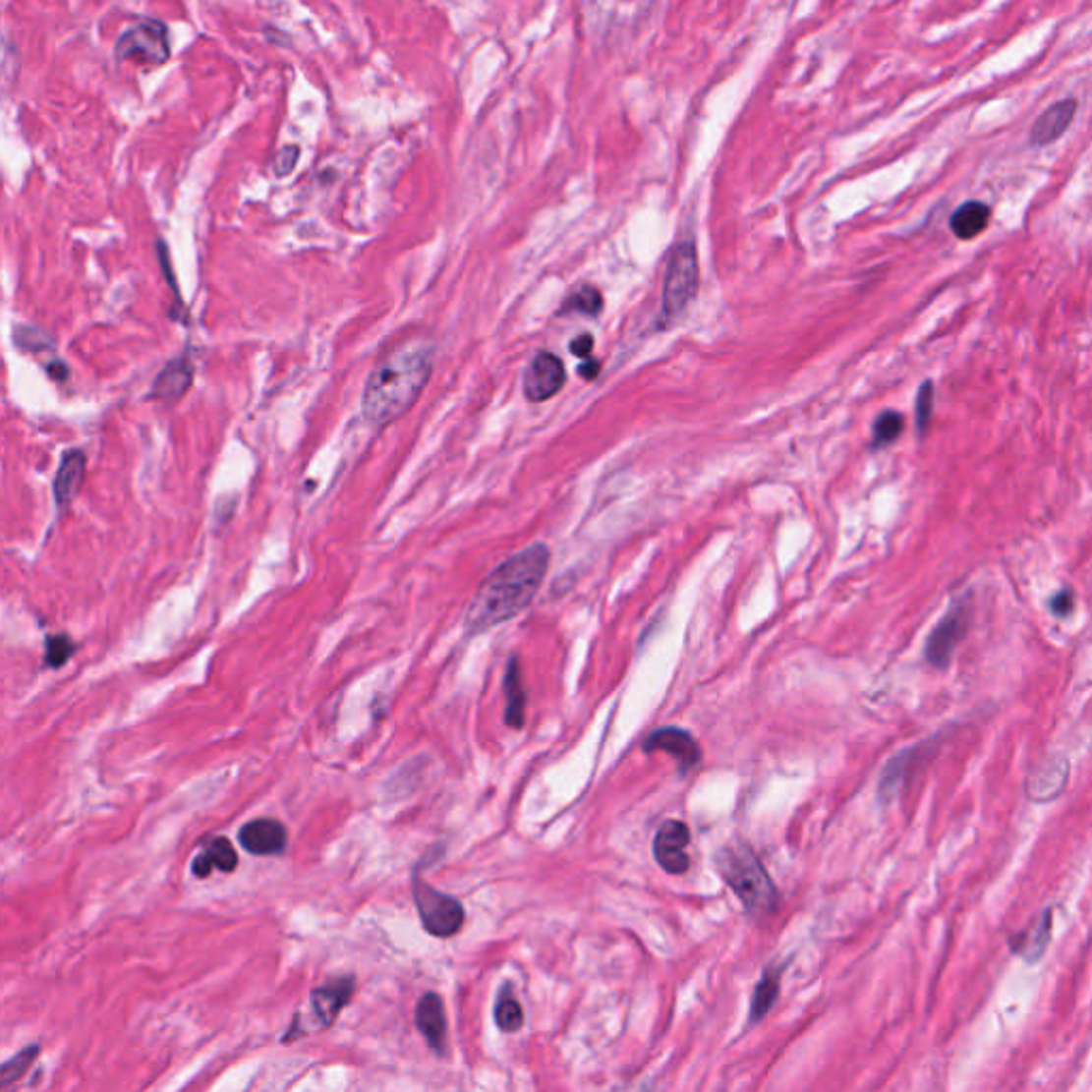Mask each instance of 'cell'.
<instances>
[{
	"instance_id": "obj_9",
	"label": "cell",
	"mask_w": 1092,
	"mask_h": 1092,
	"mask_svg": "<svg viewBox=\"0 0 1092 1092\" xmlns=\"http://www.w3.org/2000/svg\"><path fill=\"white\" fill-rule=\"evenodd\" d=\"M566 384V368L553 353H540L525 372L523 391L530 401H546L555 397Z\"/></svg>"
},
{
	"instance_id": "obj_6",
	"label": "cell",
	"mask_w": 1092,
	"mask_h": 1092,
	"mask_svg": "<svg viewBox=\"0 0 1092 1092\" xmlns=\"http://www.w3.org/2000/svg\"><path fill=\"white\" fill-rule=\"evenodd\" d=\"M169 34L167 27L158 20L144 18L124 30L116 45L120 60H135L140 65H162L169 60Z\"/></svg>"
},
{
	"instance_id": "obj_31",
	"label": "cell",
	"mask_w": 1092,
	"mask_h": 1092,
	"mask_svg": "<svg viewBox=\"0 0 1092 1092\" xmlns=\"http://www.w3.org/2000/svg\"><path fill=\"white\" fill-rule=\"evenodd\" d=\"M297 158H299V147L297 145L284 147L282 152L278 154V158H275V171H278V175H286L288 171L295 167Z\"/></svg>"
},
{
	"instance_id": "obj_5",
	"label": "cell",
	"mask_w": 1092,
	"mask_h": 1092,
	"mask_svg": "<svg viewBox=\"0 0 1092 1092\" xmlns=\"http://www.w3.org/2000/svg\"><path fill=\"white\" fill-rule=\"evenodd\" d=\"M412 890H414V902H417L421 922L427 933L446 939L461 931L463 920H466V911H463V905L457 898L431 888L430 884L423 882L421 877L414 880Z\"/></svg>"
},
{
	"instance_id": "obj_15",
	"label": "cell",
	"mask_w": 1092,
	"mask_h": 1092,
	"mask_svg": "<svg viewBox=\"0 0 1092 1092\" xmlns=\"http://www.w3.org/2000/svg\"><path fill=\"white\" fill-rule=\"evenodd\" d=\"M417 1026L427 1039V1044L437 1054L444 1052L446 1041V1015L442 999L435 993H427L417 1006Z\"/></svg>"
},
{
	"instance_id": "obj_4",
	"label": "cell",
	"mask_w": 1092,
	"mask_h": 1092,
	"mask_svg": "<svg viewBox=\"0 0 1092 1092\" xmlns=\"http://www.w3.org/2000/svg\"><path fill=\"white\" fill-rule=\"evenodd\" d=\"M698 282H700V267H698L696 246L692 242H683L672 250L666 278H663V295H661L663 312H666L668 316H679V314L687 308L689 301L696 297Z\"/></svg>"
},
{
	"instance_id": "obj_26",
	"label": "cell",
	"mask_w": 1092,
	"mask_h": 1092,
	"mask_svg": "<svg viewBox=\"0 0 1092 1092\" xmlns=\"http://www.w3.org/2000/svg\"><path fill=\"white\" fill-rule=\"evenodd\" d=\"M905 430V419L898 412H884L880 419L875 421L873 427V446H888L892 444L896 437Z\"/></svg>"
},
{
	"instance_id": "obj_23",
	"label": "cell",
	"mask_w": 1092,
	"mask_h": 1092,
	"mask_svg": "<svg viewBox=\"0 0 1092 1092\" xmlns=\"http://www.w3.org/2000/svg\"><path fill=\"white\" fill-rule=\"evenodd\" d=\"M193 382V368L188 359H178L160 372L154 384V395L160 399H178Z\"/></svg>"
},
{
	"instance_id": "obj_11",
	"label": "cell",
	"mask_w": 1092,
	"mask_h": 1092,
	"mask_svg": "<svg viewBox=\"0 0 1092 1092\" xmlns=\"http://www.w3.org/2000/svg\"><path fill=\"white\" fill-rule=\"evenodd\" d=\"M645 751H666L679 764V771L685 773L694 769L702 758V751L696 743V738L681 727H661V730L653 732L645 740Z\"/></svg>"
},
{
	"instance_id": "obj_20",
	"label": "cell",
	"mask_w": 1092,
	"mask_h": 1092,
	"mask_svg": "<svg viewBox=\"0 0 1092 1092\" xmlns=\"http://www.w3.org/2000/svg\"><path fill=\"white\" fill-rule=\"evenodd\" d=\"M1050 937H1052V911H1046L1031 928H1026V931L1013 941L1011 948L1013 951H1018L1024 960L1035 962L1044 956V951L1050 944Z\"/></svg>"
},
{
	"instance_id": "obj_33",
	"label": "cell",
	"mask_w": 1092,
	"mask_h": 1092,
	"mask_svg": "<svg viewBox=\"0 0 1092 1092\" xmlns=\"http://www.w3.org/2000/svg\"><path fill=\"white\" fill-rule=\"evenodd\" d=\"M600 370H602V363H600L598 359H587V361H583V363H581L579 374L583 375V378H585V380H594V378H598Z\"/></svg>"
},
{
	"instance_id": "obj_21",
	"label": "cell",
	"mask_w": 1092,
	"mask_h": 1092,
	"mask_svg": "<svg viewBox=\"0 0 1092 1092\" xmlns=\"http://www.w3.org/2000/svg\"><path fill=\"white\" fill-rule=\"evenodd\" d=\"M785 966V964H783ZM783 966H773V969H767L762 975V979L758 982L756 990H753V997H751V1007H749V1022L756 1024L760 1022L764 1015L771 1011V1007L775 1006L776 997H779V986H781V973H783Z\"/></svg>"
},
{
	"instance_id": "obj_22",
	"label": "cell",
	"mask_w": 1092,
	"mask_h": 1092,
	"mask_svg": "<svg viewBox=\"0 0 1092 1092\" xmlns=\"http://www.w3.org/2000/svg\"><path fill=\"white\" fill-rule=\"evenodd\" d=\"M1066 783V762L1059 760L1041 767L1037 775L1031 776L1028 783V796L1037 802H1048L1061 794L1063 785Z\"/></svg>"
},
{
	"instance_id": "obj_8",
	"label": "cell",
	"mask_w": 1092,
	"mask_h": 1092,
	"mask_svg": "<svg viewBox=\"0 0 1092 1092\" xmlns=\"http://www.w3.org/2000/svg\"><path fill=\"white\" fill-rule=\"evenodd\" d=\"M689 828L679 820H666L660 828L658 834L653 838V858L661 866L663 871L670 875H683L689 871Z\"/></svg>"
},
{
	"instance_id": "obj_27",
	"label": "cell",
	"mask_w": 1092,
	"mask_h": 1092,
	"mask_svg": "<svg viewBox=\"0 0 1092 1092\" xmlns=\"http://www.w3.org/2000/svg\"><path fill=\"white\" fill-rule=\"evenodd\" d=\"M36 1054H39V1048L30 1046V1048H27L24 1052L16 1054V1057L11 1059V1061H7V1063L3 1064V1071H0V1079H3V1086H9L11 1082H16V1079H20V1077L24 1075V1071H27L29 1066L32 1064V1061L36 1059Z\"/></svg>"
},
{
	"instance_id": "obj_18",
	"label": "cell",
	"mask_w": 1092,
	"mask_h": 1092,
	"mask_svg": "<svg viewBox=\"0 0 1092 1092\" xmlns=\"http://www.w3.org/2000/svg\"><path fill=\"white\" fill-rule=\"evenodd\" d=\"M990 222V207L982 201H966L956 211L951 213L949 227L951 233L958 240H973L979 233H984Z\"/></svg>"
},
{
	"instance_id": "obj_14",
	"label": "cell",
	"mask_w": 1092,
	"mask_h": 1092,
	"mask_svg": "<svg viewBox=\"0 0 1092 1092\" xmlns=\"http://www.w3.org/2000/svg\"><path fill=\"white\" fill-rule=\"evenodd\" d=\"M1075 111H1077V100H1073V98H1066V100H1061V103H1057V105H1052L1033 124L1031 144L1048 145V144L1057 142L1059 137H1063L1064 131L1071 127V122L1075 118Z\"/></svg>"
},
{
	"instance_id": "obj_12",
	"label": "cell",
	"mask_w": 1092,
	"mask_h": 1092,
	"mask_svg": "<svg viewBox=\"0 0 1092 1092\" xmlns=\"http://www.w3.org/2000/svg\"><path fill=\"white\" fill-rule=\"evenodd\" d=\"M240 843L246 851L257 856H273L286 847V831L278 820H255L248 822L240 833Z\"/></svg>"
},
{
	"instance_id": "obj_2",
	"label": "cell",
	"mask_w": 1092,
	"mask_h": 1092,
	"mask_svg": "<svg viewBox=\"0 0 1092 1092\" xmlns=\"http://www.w3.org/2000/svg\"><path fill=\"white\" fill-rule=\"evenodd\" d=\"M433 353L430 348H404L374 370L363 393L361 410L372 425L384 427L406 414L430 380Z\"/></svg>"
},
{
	"instance_id": "obj_19",
	"label": "cell",
	"mask_w": 1092,
	"mask_h": 1092,
	"mask_svg": "<svg viewBox=\"0 0 1092 1092\" xmlns=\"http://www.w3.org/2000/svg\"><path fill=\"white\" fill-rule=\"evenodd\" d=\"M504 694H506V723L514 730H519L525 723V687H523V676H521V666H519V660L512 658L508 661V670H506V679H504Z\"/></svg>"
},
{
	"instance_id": "obj_3",
	"label": "cell",
	"mask_w": 1092,
	"mask_h": 1092,
	"mask_svg": "<svg viewBox=\"0 0 1092 1092\" xmlns=\"http://www.w3.org/2000/svg\"><path fill=\"white\" fill-rule=\"evenodd\" d=\"M715 864L751 918L762 920L775 913L779 894L769 871L747 843L723 845L715 856Z\"/></svg>"
},
{
	"instance_id": "obj_30",
	"label": "cell",
	"mask_w": 1092,
	"mask_h": 1092,
	"mask_svg": "<svg viewBox=\"0 0 1092 1092\" xmlns=\"http://www.w3.org/2000/svg\"><path fill=\"white\" fill-rule=\"evenodd\" d=\"M1050 606H1052V612L1057 614V617H1069V614L1073 612V594L1069 592V589L1059 592L1057 596L1052 598Z\"/></svg>"
},
{
	"instance_id": "obj_25",
	"label": "cell",
	"mask_w": 1092,
	"mask_h": 1092,
	"mask_svg": "<svg viewBox=\"0 0 1092 1092\" xmlns=\"http://www.w3.org/2000/svg\"><path fill=\"white\" fill-rule=\"evenodd\" d=\"M602 308H604V297H602L598 288L596 286H583L566 299L561 314L579 312V314H589V316H598Z\"/></svg>"
},
{
	"instance_id": "obj_13",
	"label": "cell",
	"mask_w": 1092,
	"mask_h": 1092,
	"mask_svg": "<svg viewBox=\"0 0 1092 1092\" xmlns=\"http://www.w3.org/2000/svg\"><path fill=\"white\" fill-rule=\"evenodd\" d=\"M355 993V979L353 977H335L324 986L314 990L310 1001L314 1013L318 1015L320 1026H331L337 1018V1013L344 1009L346 1003Z\"/></svg>"
},
{
	"instance_id": "obj_1",
	"label": "cell",
	"mask_w": 1092,
	"mask_h": 1092,
	"mask_svg": "<svg viewBox=\"0 0 1092 1092\" xmlns=\"http://www.w3.org/2000/svg\"><path fill=\"white\" fill-rule=\"evenodd\" d=\"M548 561V546L538 543L497 566L470 602L466 621H463L466 632L476 636L493 630L530 606L545 581Z\"/></svg>"
},
{
	"instance_id": "obj_10",
	"label": "cell",
	"mask_w": 1092,
	"mask_h": 1092,
	"mask_svg": "<svg viewBox=\"0 0 1092 1092\" xmlns=\"http://www.w3.org/2000/svg\"><path fill=\"white\" fill-rule=\"evenodd\" d=\"M937 740L939 738L924 740V743L915 745L907 751H902L900 756H896L892 762L888 764V769L882 776V785H880L882 798L896 796V792L902 787V783H907L911 776L915 775V771H918L924 762H928L935 756L937 749H939Z\"/></svg>"
},
{
	"instance_id": "obj_7",
	"label": "cell",
	"mask_w": 1092,
	"mask_h": 1092,
	"mask_svg": "<svg viewBox=\"0 0 1092 1092\" xmlns=\"http://www.w3.org/2000/svg\"><path fill=\"white\" fill-rule=\"evenodd\" d=\"M969 621H971V602L969 596H962L960 600L953 602L951 608L946 612V617L939 621L933 634L928 636L924 656L931 666L935 668L948 666L953 651H956L962 636L966 634V630H969Z\"/></svg>"
},
{
	"instance_id": "obj_16",
	"label": "cell",
	"mask_w": 1092,
	"mask_h": 1092,
	"mask_svg": "<svg viewBox=\"0 0 1092 1092\" xmlns=\"http://www.w3.org/2000/svg\"><path fill=\"white\" fill-rule=\"evenodd\" d=\"M84 472H86L84 453L82 450H71V453H67L65 459H62L54 483V495L60 506L71 504L73 497L78 495L84 481Z\"/></svg>"
},
{
	"instance_id": "obj_17",
	"label": "cell",
	"mask_w": 1092,
	"mask_h": 1092,
	"mask_svg": "<svg viewBox=\"0 0 1092 1092\" xmlns=\"http://www.w3.org/2000/svg\"><path fill=\"white\" fill-rule=\"evenodd\" d=\"M213 869L222 873H233L237 869V851L227 838H213L205 845V849L199 853L193 862V873L197 877H209Z\"/></svg>"
},
{
	"instance_id": "obj_32",
	"label": "cell",
	"mask_w": 1092,
	"mask_h": 1092,
	"mask_svg": "<svg viewBox=\"0 0 1092 1092\" xmlns=\"http://www.w3.org/2000/svg\"><path fill=\"white\" fill-rule=\"evenodd\" d=\"M592 350H594V337L589 335V333L579 335V337H576V340H572V344H570V353H572L574 357L585 359V361H587V359H592V357H589V355H592Z\"/></svg>"
},
{
	"instance_id": "obj_34",
	"label": "cell",
	"mask_w": 1092,
	"mask_h": 1092,
	"mask_svg": "<svg viewBox=\"0 0 1092 1092\" xmlns=\"http://www.w3.org/2000/svg\"><path fill=\"white\" fill-rule=\"evenodd\" d=\"M614 1092H653V1090H651V1086H645V1084H634V1086L617 1088Z\"/></svg>"
},
{
	"instance_id": "obj_28",
	"label": "cell",
	"mask_w": 1092,
	"mask_h": 1092,
	"mask_svg": "<svg viewBox=\"0 0 1092 1092\" xmlns=\"http://www.w3.org/2000/svg\"><path fill=\"white\" fill-rule=\"evenodd\" d=\"M933 404H935V388H933V382L928 380L920 386L918 399H915V423H918L920 433H924L928 430V423H931V414H933Z\"/></svg>"
},
{
	"instance_id": "obj_24",
	"label": "cell",
	"mask_w": 1092,
	"mask_h": 1092,
	"mask_svg": "<svg viewBox=\"0 0 1092 1092\" xmlns=\"http://www.w3.org/2000/svg\"><path fill=\"white\" fill-rule=\"evenodd\" d=\"M493 1015H495L497 1026H499L504 1033H514V1031H519V1028L523 1026L525 1013H523L521 1003H519L517 999H514L510 986H506V988L499 993Z\"/></svg>"
},
{
	"instance_id": "obj_29",
	"label": "cell",
	"mask_w": 1092,
	"mask_h": 1092,
	"mask_svg": "<svg viewBox=\"0 0 1092 1092\" xmlns=\"http://www.w3.org/2000/svg\"><path fill=\"white\" fill-rule=\"evenodd\" d=\"M73 649H75V647H73V643H71V638H69V636H52V638L47 640V649H45L47 663H49V666H52V668L65 666V663L69 661V658L73 656Z\"/></svg>"
}]
</instances>
